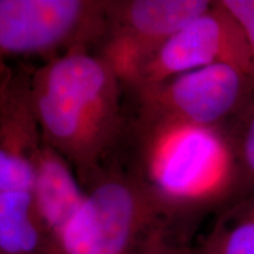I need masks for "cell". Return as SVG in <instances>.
<instances>
[{
	"mask_svg": "<svg viewBox=\"0 0 254 254\" xmlns=\"http://www.w3.org/2000/svg\"><path fill=\"white\" fill-rule=\"evenodd\" d=\"M103 167L119 171L150 193L173 241L190 245L206 215L238 199V164L227 127L172 122L125 101L122 138Z\"/></svg>",
	"mask_w": 254,
	"mask_h": 254,
	"instance_id": "6da1fadb",
	"label": "cell"
},
{
	"mask_svg": "<svg viewBox=\"0 0 254 254\" xmlns=\"http://www.w3.org/2000/svg\"><path fill=\"white\" fill-rule=\"evenodd\" d=\"M31 91L44 141L85 187L122 138L125 85L103 57L81 46L33 69Z\"/></svg>",
	"mask_w": 254,
	"mask_h": 254,
	"instance_id": "7a4b0ae2",
	"label": "cell"
},
{
	"mask_svg": "<svg viewBox=\"0 0 254 254\" xmlns=\"http://www.w3.org/2000/svg\"><path fill=\"white\" fill-rule=\"evenodd\" d=\"M86 198L57 238L58 254H144L171 239L166 218L144 187L104 167L84 187Z\"/></svg>",
	"mask_w": 254,
	"mask_h": 254,
	"instance_id": "3957f363",
	"label": "cell"
},
{
	"mask_svg": "<svg viewBox=\"0 0 254 254\" xmlns=\"http://www.w3.org/2000/svg\"><path fill=\"white\" fill-rule=\"evenodd\" d=\"M254 100V79L227 64H213L148 85L125 86L139 112L172 122L227 127Z\"/></svg>",
	"mask_w": 254,
	"mask_h": 254,
	"instance_id": "277c9868",
	"label": "cell"
},
{
	"mask_svg": "<svg viewBox=\"0 0 254 254\" xmlns=\"http://www.w3.org/2000/svg\"><path fill=\"white\" fill-rule=\"evenodd\" d=\"M107 1L0 0L1 57L47 62L77 47L93 50L105 32Z\"/></svg>",
	"mask_w": 254,
	"mask_h": 254,
	"instance_id": "5b68a950",
	"label": "cell"
},
{
	"mask_svg": "<svg viewBox=\"0 0 254 254\" xmlns=\"http://www.w3.org/2000/svg\"><path fill=\"white\" fill-rule=\"evenodd\" d=\"M207 0L107 1L105 32L93 50L112 66L124 85L180 28L207 12Z\"/></svg>",
	"mask_w": 254,
	"mask_h": 254,
	"instance_id": "8992f818",
	"label": "cell"
},
{
	"mask_svg": "<svg viewBox=\"0 0 254 254\" xmlns=\"http://www.w3.org/2000/svg\"><path fill=\"white\" fill-rule=\"evenodd\" d=\"M213 64L236 66L254 79V58L245 32L221 0L165 41L125 86L160 82Z\"/></svg>",
	"mask_w": 254,
	"mask_h": 254,
	"instance_id": "52a82bcc",
	"label": "cell"
},
{
	"mask_svg": "<svg viewBox=\"0 0 254 254\" xmlns=\"http://www.w3.org/2000/svg\"><path fill=\"white\" fill-rule=\"evenodd\" d=\"M33 193L41 220L57 245V238L80 208L86 190L68 161L45 141L36 159Z\"/></svg>",
	"mask_w": 254,
	"mask_h": 254,
	"instance_id": "ba28073f",
	"label": "cell"
},
{
	"mask_svg": "<svg viewBox=\"0 0 254 254\" xmlns=\"http://www.w3.org/2000/svg\"><path fill=\"white\" fill-rule=\"evenodd\" d=\"M187 254H254V193L218 212Z\"/></svg>",
	"mask_w": 254,
	"mask_h": 254,
	"instance_id": "9c48e42d",
	"label": "cell"
},
{
	"mask_svg": "<svg viewBox=\"0 0 254 254\" xmlns=\"http://www.w3.org/2000/svg\"><path fill=\"white\" fill-rule=\"evenodd\" d=\"M227 131L238 164V201L254 193V100Z\"/></svg>",
	"mask_w": 254,
	"mask_h": 254,
	"instance_id": "30bf717a",
	"label": "cell"
},
{
	"mask_svg": "<svg viewBox=\"0 0 254 254\" xmlns=\"http://www.w3.org/2000/svg\"><path fill=\"white\" fill-rule=\"evenodd\" d=\"M245 32L254 58V0H221Z\"/></svg>",
	"mask_w": 254,
	"mask_h": 254,
	"instance_id": "8fae6325",
	"label": "cell"
},
{
	"mask_svg": "<svg viewBox=\"0 0 254 254\" xmlns=\"http://www.w3.org/2000/svg\"><path fill=\"white\" fill-rule=\"evenodd\" d=\"M187 246L189 245L174 243L170 238L164 236L155 240L144 254H187Z\"/></svg>",
	"mask_w": 254,
	"mask_h": 254,
	"instance_id": "7c38bea8",
	"label": "cell"
}]
</instances>
